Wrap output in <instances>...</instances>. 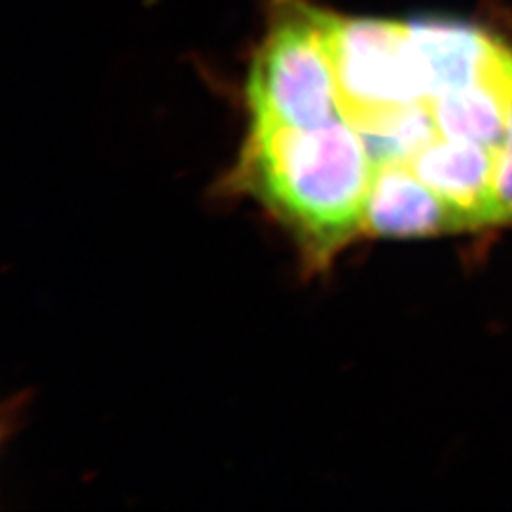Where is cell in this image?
Returning a JSON list of instances; mask_svg holds the SVG:
<instances>
[{"instance_id":"obj_5","label":"cell","mask_w":512,"mask_h":512,"mask_svg":"<svg viewBox=\"0 0 512 512\" xmlns=\"http://www.w3.org/2000/svg\"><path fill=\"white\" fill-rule=\"evenodd\" d=\"M458 213L408 164H380L368 194L365 232L380 238H423L465 230Z\"/></svg>"},{"instance_id":"obj_6","label":"cell","mask_w":512,"mask_h":512,"mask_svg":"<svg viewBox=\"0 0 512 512\" xmlns=\"http://www.w3.org/2000/svg\"><path fill=\"white\" fill-rule=\"evenodd\" d=\"M408 165L458 213L467 228L495 224L494 150L437 137Z\"/></svg>"},{"instance_id":"obj_7","label":"cell","mask_w":512,"mask_h":512,"mask_svg":"<svg viewBox=\"0 0 512 512\" xmlns=\"http://www.w3.org/2000/svg\"><path fill=\"white\" fill-rule=\"evenodd\" d=\"M512 97V48L475 84L444 93L431 103L439 137L475 143L497 152L505 139Z\"/></svg>"},{"instance_id":"obj_3","label":"cell","mask_w":512,"mask_h":512,"mask_svg":"<svg viewBox=\"0 0 512 512\" xmlns=\"http://www.w3.org/2000/svg\"><path fill=\"white\" fill-rule=\"evenodd\" d=\"M330 46L342 112L355 128L389 110L427 103L408 21L332 16Z\"/></svg>"},{"instance_id":"obj_1","label":"cell","mask_w":512,"mask_h":512,"mask_svg":"<svg viewBox=\"0 0 512 512\" xmlns=\"http://www.w3.org/2000/svg\"><path fill=\"white\" fill-rule=\"evenodd\" d=\"M376 167L363 133L342 116L319 128H251L236 179L323 264L365 232Z\"/></svg>"},{"instance_id":"obj_8","label":"cell","mask_w":512,"mask_h":512,"mask_svg":"<svg viewBox=\"0 0 512 512\" xmlns=\"http://www.w3.org/2000/svg\"><path fill=\"white\" fill-rule=\"evenodd\" d=\"M494 219L495 224H512V97L505 139L495 152Z\"/></svg>"},{"instance_id":"obj_4","label":"cell","mask_w":512,"mask_h":512,"mask_svg":"<svg viewBox=\"0 0 512 512\" xmlns=\"http://www.w3.org/2000/svg\"><path fill=\"white\" fill-rule=\"evenodd\" d=\"M408 31L429 105L482 80L505 50L503 42L456 19H412Z\"/></svg>"},{"instance_id":"obj_2","label":"cell","mask_w":512,"mask_h":512,"mask_svg":"<svg viewBox=\"0 0 512 512\" xmlns=\"http://www.w3.org/2000/svg\"><path fill=\"white\" fill-rule=\"evenodd\" d=\"M258 48L249 78L251 128L310 129L342 118L329 12L287 0Z\"/></svg>"}]
</instances>
